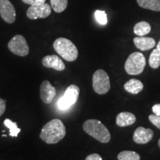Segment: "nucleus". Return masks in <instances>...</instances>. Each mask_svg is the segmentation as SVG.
<instances>
[{
  "label": "nucleus",
  "instance_id": "1",
  "mask_svg": "<svg viewBox=\"0 0 160 160\" xmlns=\"http://www.w3.org/2000/svg\"><path fill=\"white\" fill-rule=\"evenodd\" d=\"M66 135V128L62 122L59 119H53L43 126L39 137L47 144H57Z\"/></svg>",
  "mask_w": 160,
  "mask_h": 160
},
{
  "label": "nucleus",
  "instance_id": "2",
  "mask_svg": "<svg viewBox=\"0 0 160 160\" xmlns=\"http://www.w3.org/2000/svg\"><path fill=\"white\" fill-rule=\"evenodd\" d=\"M83 130L88 134L102 143H108L111 140V133L106 126L99 120L88 119L83 124Z\"/></svg>",
  "mask_w": 160,
  "mask_h": 160
},
{
  "label": "nucleus",
  "instance_id": "3",
  "mask_svg": "<svg viewBox=\"0 0 160 160\" xmlns=\"http://www.w3.org/2000/svg\"><path fill=\"white\" fill-rule=\"evenodd\" d=\"M53 48L61 57L68 62H73L78 57V50L71 40L66 38H58L53 42Z\"/></svg>",
  "mask_w": 160,
  "mask_h": 160
},
{
  "label": "nucleus",
  "instance_id": "4",
  "mask_svg": "<svg viewBox=\"0 0 160 160\" xmlns=\"http://www.w3.org/2000/svg\"><path fill=\"white\" fill-rule=\"evenodd\" d=\"M145 65V56L139 52H134L131 53L126 60L125 69L130 75H139L142 73Z\"/></svg>",
  "mask_w": 160,
  "mask_h": 160
},
{
  "label": "nucleus",
  "instance_id": "5",
  "mask_svg": "<svg viewBox=\"0 0 160 160\" xmlns=\"http://www.w3.org/2000/svg\"><path fill=\"white\" fill-rule=\"evenodd\" d=\"M93 88L98 94H105L111 88V82L108 73L103 70H97L93 75Z\"/></svg>",
  "mask_w": 160,
  "mask_h": 160
},
{
  "label": "nucleus",
  "instance_id": "6",
  "mask_svg": "<svg viewBox=\"0 0 160 160\" xmlns=\"http://www.w3.org/2000/svg\"><path fill=\"white\" fill-rule=\"evenodd\" d=\"M80 89L77 85H71L58 101V107L60 110H67L77 102L79 98Z\"/></svg>",
  "mask_w": 160,
  "mask_h": 160
},
{
  "label": "nucleus",
  "instance_id": "7",
  "mask_svg": "<svg viewBox=\"0 0 160 160\" xmlns=\"http://www.w3.org/2000/svg\"><path fill=\"white\" fill-rule=\"evenodd\" d=\"M8 49L13 54L19 57H26L29 53V46L25 38L22 35H16L10 40Z\"/></svg>",
  "mask_w": 160,
  "mask_h": 160
},
{
  "label": "nucleus",
  "instance_id": "8",
  "mask_svg": "<svg viewBox=\"0 0 160 160\" xmlns=\"http://www.w3.org/2000/svg\"><path fill=\"white\" fill-rule=\"evenodd\" d=\"M0 15L5 22L13 24L16 20V10L9 0H0Z\"/></svg>",
  "mask_w": 160,
  "mask_h": 160
},
{
  "label": "nucleus",
  "instance_id": "9",
  "mask_svg": "<svg viewBox=\"0 0 160 160\" xmlns=\"http://www.w3.org/2000/svg\"><path fill=\"white\" fill-rule=\"evenodd\" d=\"M51 13V7L48 4L31 6L27 11V17L30 19H45L49 17Z\"/></svg>",
  "mask_w": 160,
  "mask_h": 160
},
{
  "label": "nucleus",
  "instance_id": "10",
  "mask_svg": "<svg viewBox=\"0 0 160 160\" xmlns=\"http://www.w3.org/2000/svg\"><path fill=\"white\" fill-rule=\"evenodd\" d=\"M40 98L45 104H51L56 97V88L48 80H44L40 85Z\"/></svg>",
  "mask_w": 160,
  "mask_h": 160
},
{
  "label": "nucleus",
  "instance_id": "11",
  "mask_svg": "<svg viewBox=\"0 0 160 160\" xmlns=\"http://www.w3.org/2000/svg\"><path fill=\"white\" fill-rule=\"evenodd\" d=\"M42 62L44 67L53 68L58 71H62L65 69L63 61L57 55H48L43 57Z\"/></svg>",
  "mask_w": 160,
  "mask_h": 160
},
{
  "label": "nucleus",
  "instance_id": "12",
  "mask_svg": "<svg viewBox=\"0 0 160 160\" xmlns=\"http://www.w3.org/2000/svg\"><path fill=\"white\" fill-rule=\"evenodd\" d=\"M153 137V131L151 129L145 128L143 127H139L133 133V139L136 143L144 144L148 143Z\"/></svg>",
  "mask_w": 160,
  "mask_h": 160
},
{
  "label": "nucleus",
  "instance_id": "13",
  "mask_svg": "<svg viewBox=\"0 0 160 160\" xmlns=\"http://www.w3.org/2000/svg\"><path fill=\"white\" fill-rule=\"evenodd\" d=\"M133 43L138 49L141 51H148L156 45V41L151 37H135L133 39Z\"/></svg>",
  "mask_w": 160,
  "mask_h": 160
},
{
  "label": "nucleus",
  "instance_id": "14",
  "mask_svg": "<svg viewBox=\"0 0 160 160\" xmlns=\"http://www.w3.org/2000/svg\"><path fill=\"white\" fill-rule=\"evenodd\" d=\"M136 117L134 114L130 112H122L117 115L116 122L117 125L119 127H126L133 125L135 122Z\"/></svg>",
  "mask_w": 160,
  "mask_h": 160
},
{
  "label": "nucleus",
  "instance_id": "15",
  "mask_svg": "<svg viewBox=\"0 0 160 160\" xmlns=\"http://www.w3.org/2000/svg\"><path fill=\"white\" fill-rule=\"evenodd\" d=\"M144 85L141 81L138 79H130L124 85V88L131 94H137L142 91Z\"/></svg>",
  "mask_w": 160,
  "mask_h": 160
},
{
  "label": "nucleus",
  "instance_id": "16",
  "mask_svg": "<svg viewBox=\"0 0 160 160\" xmlns=\"http://www.w3.org/2000/svg\"><path fill=\"white\" fill-rule=\"evenodd\" d=\"M138 5L142 8L153 11H160V0H137Z\"/></svg>",
  "mask_w": 160,
  "mask_h": 160
},
{
  "label": "nucleus",
  "instance_id": "17",
  "mask_svg": "<svg viewBox=\"0 0 160 160\" xmlns=\"http://www.w3.org/2000/svg\"><path fill=\"white\" fill-rule=\"evenodd\" d=\"M151 31V25L147 22H140L137 23L133 28L134 33L139 37H143V36L148 34Z\"/></svg>",
  "mask_w": 160,
  "mask_h": 160
},
{
  "label": "nucleus",
  "instance_id": "18",
  "mask_svg": "<svg viewBox=\"0 0 160 160\" xmlns=\"http://www.w3.org/2000/svg\"><path fill=\"white\" fill-rule=\"evenodd\" d=\"M149 65L152 68L157 69L160 66V51L154 49L149 57Z\"/></svg>",
  "mask_w": 160,
  "mask_h": 160
},
{
  "label": "nucleus",
  "instance_id": "19",
  "mask_svg": "<svg viewBox=\"0 0 160 160\" xmlns=\"http://www.w3.org/2000/svg\"><path fill=\"white\" fill-rule=\"evenodd\" d=\"M5 127H7L10 131V136L12 137H17L19 133L21 131V129L18 128L17 124L12 122L11 119H5L4 121Z\"/></svg>",
  "mask_w": 160,
  "mask_h": 160
},
{
  "label": "nucleus",
  "instance_id": "20",
  "mask_svg": "<svg viewBox=\"0 0 160 160\" xmlns=\"http://www.w3.org/2000/svg\"><path fill=\"white\" fill-rule=\"evenodd\" d=\"M118 160H140V156L137 152L124 151L118 154Z\"/></svg>",
  "mask_w": 160,
  "mask_h": 160
},
{
  "label": "nucleus",
  "instance_id": "21",
  "mask_svg": "<svg viewBox=\"0 0 160 160\" xmlns=\"http://www.w3.org/2000/svg\"><path fill=\"white\" fill-rule=\"evenodd\" d=\"M51 7L57 13H62L68 6V0H51Z\"/></svg>",
  "mask_w": 160,
  "mask_h": 160
},
{
  "label": "nucleus",
  "instance_id": "22",
  "mask_svg": "<svg viewBox=\"0 0 160 160\" xmlns=\"http://www.w3.org/2000/svg\"><path fill=\"white\" fill-rule=\"evenodd\" d=\"M94 17L97 22L100 24V25H105L108 23L107 14H106L105 11H99V10H97V11H95Z\"/></svg>",
  "mask_w": 160,
  "mask_h": 160
},
{
  "label": "nucleus",
  "instance_id": "23",
  "mask_svg": "<svg viewBox=\"0 0 160 160\" xmlns=\"http://www.w3.org/2000/svg\"><path fill=\"white\" fill-rule=\"evenodd\" d=\"M150 122L156 126L157 128L160 129V116H157L156 114H151L148 117Z\"/></svg>",
  "mask_w": 160,
  "mask_h": 160
},
{
  "label": "nucleus",
  "instance_id": "24",
  "mask_svg": "<svg viewBox=\"0 0 160 160\" xmlns=\"http://www.w3.org/2000/svg\"><path fill=\"white\" fill-rule=\"evenodd\" d=\"M46 0H22L24 3L28 4L31 6H36V5H40L45 4Z\"/></svg>",
  "mask_w": 160,
  "mask_h": 160
},
{
  "label": "nucleus",
  "instance_id": "25",
  "mask_svg": "<svg viewBox=\"0 0 160 160\" xmlns=\"http://www.w3.org/2000/svg\"><path fill=\"white\" fill-rule=\"evenodd\" d=\"M6 110V101L0 98V117H2Z\"/></svg>",
  "mask_w": 160,
  "mask_h": 160
},
{
  "label": "nucleus",
  "instance_id": "26",
  "mask_svg": "<svg viewBox=\"0 0 160 160\" xmlns=\"http://www.w3.org/2000/svg\"><path fill=\"white\" fill-rule=\"evenodd\" d=\"M85 160H102V158L98 153H92V154L88 156Z\"/></svg>",
  "mask_w": 160,
  "mask_h": 160
},
{
  "label": "nucleus",
  "instance_id": "27",
  "mask_svg": "<svg viewBox=\"0 0 160 160\" xmlns=\"http://www.w3.org/2000/svg\"><path fill=\"white\" fill-rule=\"evenodd\" d=\"M152 111L153 113L157 116H160V104H156L152 107Z\"/></svg>",
  "mask_w": 160,
  "mask_h": 160
},
{
  "label": "nucleus",
  "instance_id": "28",
  "mask_svg": "<svg viewBox=\"0 0 160 160\" xmlns=\"http://www.w3.org/2000/svg\"><path fill=\"white\" fill-rule=\"evenodd\" d=\"M157 48L158 50H159V51H160V40H159V43H158V44H157Z\"/></svg>",
  "mask_w": 160,
  "mask_h": 160
},
{
  "label": "nucleus",
  "instance_id": "29",
  "mask_svg": "<svg viewBox=\"0 0 160 160\" xmlns=\"http://www.w3.org/2000/svg\"><path fill=\"white\" fill-rule=\"evenodd\" d=\"M158 145H159V147L160 148V139H159V142H158Z\"/></svg>",
  "mask_w": 160,
  "mask_h": 160
},
{
  "label": "nucleus",
  "instance_id": "30",
  "mask_svg": "<svg viewBox=\"0 0 160 160\" xmlns=\"http://www.w3.org/2000/svg\"><path fill=\"white\" fill-rule=\"evenodd\" d=\"M2 137H7V135H6V134H3Z\"/></svg>",
  "mask_w": 160,
  "mask_h": 160
}]
</instances>
